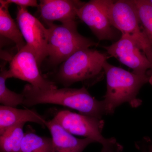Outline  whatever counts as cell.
<instances>
[{"mask_svg": "<svg viewBox=\"0 0 152 152\" xmlns=\"http://www.w3.org/2000/svg\"><path fill=\"white\" fill-rule=\"evenodd\" d=\"M22 94L24 97L23 105L33 107L41 104L59 105L78 111L79 113L102 119L106 115L103 100L92 96L83 86L80 88L64 87L40 89L27 84Z\"/></svg>", "mask_w": 152, "mask_h": 152, "instance_id": "obj_1", "label": "cell"}, {"mask_svg": "<svg viewBox=\"0 0 152 152\" xmlns=\"http://www.w3.org/2000/svg\"><path fill=\"white\" fill-rule=\"evenodd\" d=\"M103 69L107 81L103 100L106 115L113 114L117 108L126 103L134 108L141 105L142 101L137 95L142 87L150 83L151 73L137 75L112 65L107 61L104 63Z\"/></svg>", "mask_w": 152, "mask_h": 152, "instance_id": "obj_2", "label": "cell"}, {"mask_svg": "<svg viewBox=\"0 0 152 152\" xmlns=\"http://www.w3.org/2000/svg\"><path fill=\"white\" fill-rule=\"evenodd\" d=\"M111 57L90 48L79 50L61 64L56 80L64 87L77 82L91 86L102 79L104 63Z\"/></svg>", "mask_w": 152, "mask_h": 152, "instance_id": "obj_3", "label": "cell"}, {"mask_svg": "<svg viewBox=\"0 0 152 152\" xmlns=\"http://www.w3.org/2000/svg\"><path fill=\"white\" fill-rule=\"evenodd\" d=\"M48 28V57L53 65L61 64L79 50L98 45L78 32L76 20L60 25L52 24Z\"/></svg>", "mask_w": 152, "mask_h": 152, "instance_id": "obj_4", "label": "cell"}, {"mask_svg": "<svg viewBox=\"0 0 152 152\" xmlns=\"http://www.w3.org/2000/svg\"><path fill=\"white\" fill-rule=\"evenodd\" d=\"M107 9L113 26L132 38L152 64V45L142 27L134 0H107Z\"/></svg>", "mask_w": 152, "mask_h": 152, "instance_id": "obj_5", "label": "cell"}, {"mask_svg": "<svg viewBox=\"0 0 152 152\" xmlns=\"http://www.w3.org/2000/svg\"><path fill=\"white\" fill-rule=\"evenodd\" d=\"M54 119L70 134L91 139L102 146V152L123 151L124 148L114 137L102 135L104 122L100 119L64 110L58 112Z\"/></svg>", "mask_w": 152, "mask_h": 152, "instance_id": "obj_6", "label": "cell"}, {"mask_svg": "<svg viewBox=\"0 0 152 152\" xmlns=\"http://www.w3.org/2000/svg\"><path fill=\"white\" fill-rule=\"evenodd\" d=\"M34 51L26 44L10 61L8 69L11 78L19 79L40 89L57 88L54 82L42 75Z\"/></svg>", "mask_w": 152, "mask_h": 152, "instance_id": "obj_7", "label": "cell"}, {"mask_svg": "<svg viewBox=\"0 0 152 152\" xmlns=\"http://www.w3.org/2000/svg\"><path fill=\"white\" fill-rule=\"evenodd\" d=\"M17 21L26 44L34 51L39 67L48 57V29L26 8L18 7Z\"/></svg>", "mask_w": 152, "mask_h": 152, "instance_id": "obj_8", "label": "cell"}, {"mask_svg": "<svg viewBox=\"0 0 152 152\" xmlns=\"http://www.w3.org/2000/svg\"><path fill=\"white\" fill-rule=\"evenodd\" d=\"M110 56L113 57L133 70V73L145 75L151 72L150 83L152 85V64L137 44L126 34L108 46H104Z\"/></svg>", "mask_w": 152, "mask_h": 152, "instance_id": "obj_9", "label": "cell"}, {"mask_svg": "<svg viewBox=\"0 0 152 152\" xmlns=\"http://www.w3.org/2000/svg\"><path fill=\"white\" fill-rule=\"evenodd\" d=\"M77 15L99 41H114L116 39L117 33L108 15L107 0H91L83 2L77 10Z\"/></svg>", "mask_w": 152, "mask_h": 152, "instance_id": "obj_10", "label": "cell"}, {"mask_svg": "<svg viewBox=\"0 0 152 152\" xmlns=\"http://www.w3.org/2000/svg\"><path fill=\"white\" fill-rule=\"evenodd\" d=\"M39 7L40 16L48 26L58 21L61 23L76 20L77 9L84 2L76 0H41Z\"/></svg>", "mask_w": 152, "mask_h": 152, "instance_id": "obj_11", "label": "cell"}, {"mask_svg": "<svg viewBox=\"0 0 152 152\" xmlns=\"http://www.w3.org/2000/svg\"><path fill=\"white\" fill-rule=\"evenodd\" d=\"M45 127L51 135L53 152H83L95 142L89 138L79 139L66 131L53 118L47 121Z\"/></svg>", "mask_w": 152, "mask_h": 152, "instance_id": "obj_12", "label": "cell"}, {"mask_svg": "<svg viewBox=\"0 0 152 152\" xmlns=\"http://www.w3.org/2000/svg\"><path fill=\"white\" fill-rule=\"evenodd\" d=\"M47 121L34 110L0 106V135L15 125L27 122L36 123L45 127Z\"/></svg>", "mask_w": 152, "mask_h": 152, "instance_id": "obj_13", "label": "cell"}, {"mask_svg": "<svg viewBox=\"0 0 152 152\" xmlns=\"http://www.w3.org/2000/svg\"><path fill=\"white\" fill-rule=\"evenodd\" d=\"M0 34L15 44L18 51L26 45L18 26L11 17L9 11L10 4L0 1Z\"/></svg>", "mask_w": 152, "mask_h": 152, "instance_id": "obj_14", "label": "cell"}, {"mask_svg": "<svg viewBox=\"0 0 152 152\" xmlns=\"http://www.w3.org/2000/svg\"><path fill=\"white\" fill-rule=\"evenodd\" d=\"M25 124L11 127L0 135V152H20Z\"/></svg>", "mask_w": 152, "mask_h": 152, "instance_id": "obj_15", "label": "cell"}, {"mask_svg": "<svg viewBox=\"0 0 152 152\" xmlns=\"http://www.w3.org/2000/svg\"><path fill=\"white\" fill-rule=\"evenodd\" d=\"M28 129L22 141L20 152H53L51 138L38 135L32 129Z\"/></svg>", "mask_w": 152, "mask_h": 152, "instance_id": "obj_16", "label": "cell"}, {"mask_svg": "<svg viewBox=\"0 0 152 152\" xmlns=\"http://www.w3.org/2000/svg\"><path fill=\"white\" fill-rule=\"evenodd\" d=\"M10 78L8 70L5 66L1 67L0 73V103L2 105L17 107L23 104L24 97L22 93L17 94L7 87L6 81Z\"/></svg>", "mask_w": 152, "mask_h": 152, "instance_id": "obj_17", "label": "cell"}, {"mask_svg": "<svg viewBox=\"0 0 152 152\" xmlns=\"http://www.w3.org/2000/svg\"><path fill=\"white\" fill-rule=\"evenodd\" d=\"M140 21L152 45V5L149 0H134Z\"/></svg>", "mask_w": 152, "mask_h": 152, "instance_id": "obj_18", "label": "cell"}, {"mask_svg": "<svg viewBox=\"0 0 152 152\" xmlns=\"http://www.w3.org/2000/svg\"><path fill=\"white\" fill-rule=\"evenodd\" d=\"M6 4H15L18 7L27 8V7H39L37 1L35 0H3Z\"/></svg>", "mask_w": 152, "mask_h": 152, "instance_id": "obj_19", "label": "cell"}, {"mask_svg": "<svg viewBox=\"0 0 152 152\" xmlns=\"http://www.w3.org/2000/svg\"><path fill=\"white\" fill-rule=\"evenodd\" d=\"M136 147L141 152H149L147 148L146 144L144 139L141 141L137 142L135 144Z\"/></svg>", "mask_w": 152, "mask_h": 152, "instance_id": "obj_20", "label": "cell"}, {"mask_svg": "<svg viewBox=\"0 0 152 152\" xmlns=\"http://www.w3.org/2000/svg\"><path fill=\"white\" fill-rule=\"evenodd\" d=\"M146 144L147 148L149 152H152V142L148 138H144Z\"/></svg>", "mask_w": 152, "mask_h": 152, "instance_id": "obj_21", "label": "cell"}, {"mask_svg": "<svg viewBox=\"0 0 152 152\" xmlns=\"http://www.w3.org/2000/svg\"><path fill=\"white\" fill-rule=\"evenodd\" d=\"M150 3H151V4L152 5V0H149Z\"/></svg>", "mask_w": 152, "mask_h": 152, "instance_id": "obj_22", "label": "cell"}, {"mask_svg": "<svg viewBox=\"0 0 152 152\" xmlns=\"http://www.w3.org/2000/svg\"><path fill=\"white\" fill-rule=\"evenodd\" d=\"M123 152V151H121V152Z\"/></svg>", "mask_w": 152, "mask_h": 152, "instance_id": "obj_23", "label": "cell"}]
</instances>
